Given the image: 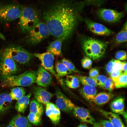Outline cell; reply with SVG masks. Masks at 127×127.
Masks as SVG:
<instances>
[{"label":"cell","instance_id":"cell-1","mask_svg":"<svg viewBox=\"0 0 127 127\" xmlns=\"http://www.w3.org/2000/svg\"><path fill=\"white\" fill-rule=\"evenodd\" d=\"M84 1L60 0L44 12V23L52 35L64 40L72 34L80 14L85 7Z\"/></svg>","mask_w":127,"mask_h":127},{"label":"cell","instance_id":"cell-2","mask_svg":"<svg viewBox=\"0 0 127 127\" xmlns=\"http://www.w3.org/2000/svg\"><path fill=\"white\" fill-rule=\"evenodd\" d=\"M36 71H26L18 75H14L8 77L2 80L1 86L4 88L29 86L36 82Z\"/></svg>","mask_w":127,"mask_h":127},{"label":"cell","instance_id":"cell-3","mask_svg":"<svg viewBox=\"0 0 127 127\" xmlns=\"http://www.w3.org/2000/svg\"><path fill=\"white\" fill-rule=\"evenodd\" d=\"M107 46L105 43L92 38L85 39L82 43V47L85 53L94 60L99 59L103 56Z\"/></svg>","mask_w":127,"mask_h":127},{"label":"cell","instance_id":"cell-4","mask_svg":"<svg viewBox=\"0 0 127 127\" xmlns=\"http://www.w3.org/2000/svg\"><path fill=\"white\" fill-rule=\"evenodd\" d=\"M1 56L9 58L21 64L27 63L34 56L20 45H12L5 48Z\"/></svg>","mask_w":127,"mask_h":127},{"label":"cell","instance_id":"cell-5","mask_svg":"<svg viewBox=\"0 0 127 127\" xmlns=\"http://www.w3.org/2000/svg\"><path fill=\"white\" fill-rule=\"evenodd\" d=\"M24 7L17 3H0V22L9 23L19 18Z\"/></svg>","mask_w":127,"mask_h":127},{"label":"cell","instance_id":"cell-6","mask_svg":"<svg viewBox=\"0 0 127 127\" xmlns=\"http://www.w3.org/2000/svg\"><path fill=\"white\" fill-rule=\"evenodd\" d=\"M19 18L20 27L24 33H28L39 21L37 11L30 6L24 7Z\"/></svg>","mask_w":127,"mask_h":127},{"label":"cell","instance_id":"cell-7","mask_svg":"<svg viewBox=\"0 0 127 127\" xmlns=\"http://www.w3.org/2000/svg\"><path fill=\"white\" fill-rule=\"evenodd\" d=\"M50 35L46 24L39 21L28 32L26 42L29 44L34 45L48 38Z\"/></svg>","mask_w":127,"mask_h":127},{"label":"cell","instance_id":"cell-8","mask_svg":"<svg viewBox=\"0 0 127 127\" xmlns=\"http://www.w3.org/2000/svg\"><path fill=\"white\" fill-rule=\"evenodd\" d=\"M16 62L7 57L1 56L0 61V76L2 80L14 75L18 71Z\"/></svg>","mask_w":127,"mask_h":127},{"label":"cell","instance_id":"cell-9","mask_svg":"<svg viewBox=\"0 0 127 127\" xmlns=\"http://www.w3.org/2000/svg\"><path fill=\"white\" fill-rule=\"evenodd\" d=\"M98 16L106 21L115 23L119 21L124 16V12L104 8L99 9L97 12Z\"/></svg>","mask_w":127,"mask_h":127},{"label":"cell","instance_id":"cell-10","mask_svg":"<svg viewBox=\"0 0 127 127\" xmlns=\"http://www.w3.org/2000/svg\"><path fill=\"white\" fill-rule=\"evenodd\" d=\"M33 54L34 56L38 58L40 60L42 66L46 70L51 72L57 78H58L54 68V55L48 52Z\"/></svg>","mask_w":127,"mask_h":127},{"label":"cell","instance_id":"cell-11","mask_svg":"<svg viewBox=\"0 0 127 127\" xmlns=\"http://www.w3.org/2000/svg\"><path fill=\"white\" fill-rule=\"evenodd\" d=\"M56 106L61 111L67 113L72 112L75 105L60 91L56 92Z\"/></svg>","mask_w":127,"mask_h":127},{"label":"cell","instance_id":"cell-12","mask_svg":"<svg viewBox=\"0 0 127 127\" xmlns=\"http://www.w3.org/2000/svg\"><path fill=\"white\" fill-rule=\"evenodd\" d=\"M85 22L88 29L95 34L108 36L113 33L111 30L102 24L94 22L88 19H86Z\"/></svg>","mask_w":127,"mask_h":127},{"label":"cell","instance_id":"cell-13","mask_svg":"<svg viewBox=\"0 0 127 127\" xmlns=\"http://www.w3.org/2000/svg\"><path fill=\"white\" fill-rule=\"evenodd\" d=\"M72 112L74 116L82 122L93 125L95 122L89 111L84 108L75 105Z\"/></svg>","mask_w":127,"mask_h":127},{"label":"cell","instance_id":"cell-14","mask_svg":"<svg viewBox=\"0 0 127 127\" xmlns=\"http://www.w3.org/2000/svg\"><path fill=\"white\" fill-rule=\"evenodd\" d=\"M37 72L36 82L38 85L46 87L52 82L50 74L41 66H39Z\"/></svg>","mask_w":127,"mask_h":127},{"label":"cell","instance_id":"cell-15","mask_svg":"<svg viewBox=\"0 0 127 127\" xmlns=\"http://www.w3.org/2000/svg\"><path fill=\"white\" fill-rule=\"evenodd\" d=\"M33 93L35 99L42 104H46L49 102L53 95L42 87H34Z\"/></svg>","mask_w":127,"mask_h":127},{"label":"cell","instance_id":"cell-16","mask_svg":"<svg viewBox=\"0 0 127 127\" xmlns=\"http://www.w3.org/2000/svg\"><path fill=\"white\" fill-rule=\"evenodd\" d=\"M46 114L54 124L59 123L60 118V110L53 103L49 102L46 104Z\"/></svg>","mask_w":127,"mask_h":127},{"label":"cell","instance_id":"cell-17","mask_svg":"<svg viewBox=\"0 0 127 127\" xmlns=\"http://www.w3.org/2000/svg\"><path fill=\"white\" fill-rule=\"evenodd\" d=\"M97 110L106 117L114 127H126L118 114L101 109Z\"/></svg>","mask_w":127,"mask_h":127},{"label":"cell","instance_id":"cell-18","mask_svg":"<svg viewBox=\"0 0 127 127\" xmlns=\"http://www.w3.org/2000/svg\"><path fill=\"white\" fill-rule=\"evenodd\" d=\"M79 92L86 100L90 102H92L97 94L95 87L90 85H84L79 89Z\"/></svg>","mask_w":127,"mask_h":127},{"label":"cell","instance_id":"cell-19","mask_svg":"<svg viewBox=\"0 0 127 127\" xmlns=\"http://www.w3.org/2000/svg\"><path fill=\"white\" fill-rule=\"evenodd\" d=\"M12 100L9 94L4 93L0 94V116L5 114L10 109Z\"/></svg>","mask_w":127,"mask_h":127},{"label":"cell","instance_id":"cell-20","mask_svg":"<svg viewBox=\"0 0 127 127\" xmlns=\"http://www.w3.org/2000/svg\"><path fill=\"white\" fill-rule=\"evenodd\" d=\"M110 107L112 112L122 115L125 111L124 98L119 97L115 99L111 102Z\"/></svg>","mask_w":127,"mask_h":127},{"label":"cell","instance_id":"cell-21","mask_svg":"<svg viewBox=\"0 0 127 127\" xmlns=\"http://www.w3.org/2000/svg\"><path fill=\"white\" fill-rule=\"evenodd\" d=\"M64 40L62 38H57L51 42L47 47V52L53 55L59 56L61 53L62 43Z\"/></svg>","mask_w":127,"mask_h":127},{"label":"cell","instance_id":"cell-22","mask_svg":"<svg viewBox=\"0 0 127 127\" xmlns=\"http://www.w3.org/2000/svg\"><path fill=\"white\" fill-rule=\"evenodd\" d=\"M10 123L14 127H32L27 119L20 114L14 116Z\"/></svg>","mask_w":127,"mask_h":127},{"label":"cell","instance_id":"cell-23","mask_svg":"<svg viewBox=\"0 0 127 127\" xmlns=\"http://www.w3.org/2000/svg\"><path fill=\"white\" fill-rule=\"evenodd\" d=\"M31 94L30 93L24 95L18 100L15 107L16 110L18 112L24 113L28 106Z\"/></svg>","mask_w":127,"mask_h":127},{"label":"cell","instance_id":"cell-24","mask_svg":"<svg viewBox=\"0 0 127 127\" xmlns=\"http://www.w3.org/2000/svg\"><path fill=\"white\" fill-rule=\"evenodd\" d=\"M113 96L111 93L101 92L96 95L92 102L98 105H102L109 101Z\"/></svg>","mask_w":127,"mask_h":127},{"label":"cell","instance_id":"cell-25","mask_svg":"<svg viewBox=\"0 0 127 127\" xmlns=\"http://www.w3.org/2000/svg\"><path fill=\"white\" fill-rule=\"evenodd\" d=\"M29 109L30 112L34 113L41 117L44 112L43 105L35 99H33L31 100Z\"/></svg>","mask_w":127,"mask_h":127},{"label":"cell","instance_id":"cell-26","mask_svg":"<svg viewBox=\"0 0 127 127\" xmlns=\"http://www.w3.org/2000/svg\"><path fill=\"white\" fill-rule=\"evenodd\" d=\"M26 93L24 88L21 87H16L12 88L9 94L12 100H17L25 95Z\"/></svg>","mask_w":127,"mask_h":127},{"label":"cell","instance_id":"cell-27","mask_svg":"<svg viewBox=\"0 0 127 127\" xmlns=\"http://www.w3.org/2000/svg\"><path fill=\"white\" fill-rule=\"evenodd\" d=\"M55 67L58 77L64 76L73 72L70 71L61 61L56 63Z\"/></svg>","mask_w":127,"mask_h":127},{"label":"cell","instance_id":"cell-28","mask_svg":"<svg viewBox=\"0 0 127 127\" xmlns=\"http://www.w3.org/2000/svg\"><path fill=\"white\" fill-rule=\"evenodd\" d=\"M65 85L71 88H76L80 86L79 82L77 77L74 75H67L65 80Z\"/></svg>","mask_w":127,"mask_h":127},{"label":"cell","instance_id":"cell-29","mask_svg":"<svg viewBox=\"0 0 127 127\" xmlns=\"http://www.w3.org/2000/svg\"><path fill=\"white\" fill-rule=\"evenodd\" d=\"M127 22L124 24L122 29L116 36L115 41L118 44L126 42L127 41Z\"/></svg>","mask_w":127,"mask_h":127},{"label":"cell","instance_id":"cell-30","mask_svg":"<svg viewBox=\"0 0 127 127\" xmlns=\"http://www.w3.org/2000/svg\"><path fill=\"white\" fill-rule=\"evenodd\" d=\"M127 72H123L114 81L115 87L117 88L127 87Z\"/></svg>","mask_w":127,"mask_h":127},{"label":"cell","instance_id":"cell-31","mask_svg":"<svg viewBox=\"0 0 127 127\" xmlns=\"http://www.w3.org/2000/svg\"><path fill=\"white\" fill-rule=\"evenodd\" d=\"M76 77L79 82L84 85H90L95 87L98 86L95 80L90 77L81 75H78Z\"/></svg>","mask_w":127,"mask_h":127},{"label":"cell","instance_id":"cell-32","mask_svg":"<svg viewBox=\"0 0 127 127\" xmlns=\"http://www.w3.org/2000/svg\"><path fill=\"white\" fill-rule=\"evenodd\" d=\"M61 61L64 64L70 71L72 72L81 73L75 67L73 64L69 60L64 58L61 60Z\"/></svg>","mask_w":127,"mask_h":127},{"label":"cell","instance_id":"cell-33","mask_svg":"<svg viewBox=\"0 0 127 127\" xmlns=\"http://www.w3.org/2000/svg\"><path fill=\"white\" fill-rule=\"evenodd\" d=\"M85 6L100 7L103 5L106 0H84Z\"/></svg>","mask_w":127,"mask_h":127},{"label":"cell","instance_id":"cell-34","mask_svg":"<svg viewBox=\"0 0 127 127\" xmlns=\"http://www.w3.org/2000/svg\"><path fill=\"white\" fill-rule=\"evenodd\" d=\"M41 117L34 113L30 112L29 114L28 118L29 121L35 125L39 124L41 123Z\"/></svg>","mask_w":127,"mask_h":127},{"label":"cell","instance_id":"cell-35","mask_svg":"<svg viewBox=\"0 0 127 127\" xmlns=\"http://www.w3.org/2000/svg\"><path fill=\"white\" fill-rule=\"evenodd\" d=\"M105 76L100 75H98L93 78L95 80L97 85L102 88H104V84L107 79Z\"/></svg>","mask_w":127,"mask_h":127},{"label":"cell","instance_id":"cell-36","mask_svg":"<svg viewBox=\"0 0 127 127\" xmlns=\"http://www.w3.org/2000/svg\"><path fill=\"white\" fill-rule=\"evenodd\" d=\"M92 125L94 127H114L108 120H103L95 122Z\"/></svg>","mask_w":127,"mask_h":127},{"label":"cell","instance_id":"cell-37","mask_svg":"<svg viewBox=\"0 0 127 127\" xmlns=\"http://www.w3.org/2000/svg\"><path fill=\"white\" fill-rule=\"evenodd\" d=\"M81 64L83 68L88 69L91 68L92 65V62L89 57L85 56L82 60Z\"/></svg>","mask_w":127,"mask_h":127},{"label":"cell","instance_id":"cell-38","mask_svg":"<svg viewBox=\"0 0 127 127\" xmlns=\"http://www.w3.org/2000/svg\"><path fill=\"white\" fill-rule=\"evenodd\" d=\"M114 83L111 77L107 78L104 86V88L106 90L111 91L115 88Z\"/></svg>","mask_w":127,"mask_h":127},{"label":"cell","instance_id":"cell-39","mask_svg":"<svg viewBox=\"0 0 127 127\" xmlns=\"http://www.w3.org/2000/svg\"><path fill=\"white\" fill-rule=\"evenodd\" d=\"M115 57L118 60H125L127 59L126 52L123 50L119 51L116 53Z\"/></svg>","mask_w":127,"mask_h":127},{"label":"cell","instance_id":"cell-40","mask_svg":"<svg viewBox=\"0 0 127 127\" xmlns=\"http://www.w3.org/2000/svg\"><path fill=\"white\" fill-rule=\"evenodd\" d=\"M121 71H113L110 74L111 77L113 82L115 80L123 73Z\"/></svg>","mask_w":127,"mask_h":127},{"label":"cell","instance_id":"cell-41","mask_svg":"<svg viewBox=\"0 0 127 127\" xmlns=\"http://www.w3.org/2000/svg\"><path fill=\"white\" fill-rule=\"evenodd\" d=\"M122 62L119 60H115L113 68V71L115 70L122 71Z\"/></svg>","mask_w":127,"mask_h":127},{"label":"cell","instance_id":"cell-42","mask_svg":"<svg viewBox=\"0 0 127 127\" xmlns=\"http://www.w3.org/2000/svg\"><path fill=\"white\" fill-rule=\"evenodd\" d=\"M114 60H112L107 64L106 67L107 72L109 74L113 71V68L114 64Z\"/></svg>","mask_w":127,"mask_h":127},{"label":"cell","instance_id":"cell-43","mask_svg":"<svg viewBox=\"0 0 127 127\" xmlns=\"http://www.w3.org/2000/svg\"><path fill=\"white\" fill-rule=\"evenodd\" d=\"M99 71L97 68H93L90 70L89 75L90 77L93 78L99 75Z\"/></svg>","mask_w":127,"mask_h":127},{"label":"cell","instance_id":"cell-44","mask_svg":"<svg viewBox=\"0 0 127 127\" xmlns=\"http://www.w3.org/2000/svg\"><path fill=\"white\" fill-rule=\"evenodd\" d=\"M121 70L123 72H127V62H122Z\"/></svg>","mask_w":127,"mask_h":127},{"label":"cell","instance_id":"cell-45","mask_svg":"<svg viewBox=\"0 0 127 127\" xmlns=\"http://www.w3.org/2000/svg\"><path fill=\"white\" fill-rule=\"evenodd\" d=\"M124 118L125 121L127 123V112L126 111H124V112L122 115Z\"/></svg>","mask_w":127,"mask_h":127},{"label":"cell","instance_id":"cell-46","mask_svg":"<svg viewBox=\"0 0 127 127\" xmlns=\"http://www.w3.org/2000/svg\"><path fill=\"white\" fill-rule=\"evenodd\" d=\"M0 38L3 40H5V36L4 35L0 32Z\"/></svg>","mask_w":127,"mask_h":127},{"label":"cell","instance_id":"cell-47","mask_svg":"<svg viewBox=\"0 0 127 127\" xmlns=\"http://www.w3.org/2000/svg\"><path fill=\"white\" fill-rule=\"evenodd\" d=\"M77 127H88L86 124H80Z\"/></svg>","mask_w":127,"mask_h":127},{"label":"cell","instance_id":"cell-48","mask_svg":"<svg viewBox=\"0 0 127 127\" xmlns=\"http://www.w3.org/2000/svg\"><path fill=\"white\" fill-rule=\"evenodd\" d=\"M5 127H14V126L13 125L11 124L10 123H9V124Z\"/></svg>","mask_w":127,"mask_h":127},{"label":"cell","instance_id":"cell-49","mask_svg":"<svg viewBox=\"0 0 127 127\" xmlns=\"http://www.w3.org/2000/svg\"><path fill=\"white\" fill-rule=\"evenodd\" d=\"M125 7V10L127 12V3H126V4H125L124 6Z\"/></svg>","mask_w":127,"mask_h":127}]
</instances>
